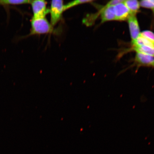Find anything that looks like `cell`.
Here are the masks:
<instances>
[{"label":"cell","instance_id":"5b68a950","mask_svg":"<svg viewBox=\"0 0 154 154\" xmlns=\"http://www.w3.org/2000/svg\"><path fill=\"white\" fill-rule=\"evenodd\" d=\"M128 20L132 43L135 41L140 33L139 24L135 15H131Z\"/></svg>","mask_w":154,"mask_h":154},{"label":"cell","instance_id":"ba28073f","mask_svg":"<svg viewBox=\"0 0 154 154\" xmlns=\"http://www.w3.org/2000/svg\"><path fill=\"white\" fill-rule=\"evenodd\" d=\"M124 3L132 15H136L140 8V2L136 0L124 1Z\"/></svg>","mask_w":154,"mask_h":154},{"label":"cell","instance_id":"4fadbf2b","mask_svg":"<svg viewBox=\"0 0 154 154\" xmlns=\"http://www.w3.org/2000/svg\"><path fill=\"white\" fill-rule=\"evenodd\" d=\"M140 6L148 9H154V0H144L140 2Z\"/></svg>","mask_w":154,"mask_h":154},{"label":"cell","instance_id":"9a60e30c","mask_svg":"<svg viewBox=\"0 0 154 154\" xmlns=\"http://www.w3.org/2000/svg\"><path fill=\"white\" fill-rule=\"evenodd\" d=\"M153 13H154V9L153 10Z\"/></svg>","mask_w":154,"mask_h":154},{"label":"cell","instance_id":"52a82bcc","mask_svg":"<svg viewBox=\"0 0 154 154\" xmlns=\"http://www.w3.org/2000/svg\"><path fill=\"white\" fill-rule=\"evenodd\" d=\"M135 61L138 64L143 66H154V57L143 53H137Z\"/></svg>","mask_w":154,"mask_h":154},{"label":"cell","instance_id":"8fae6325","mask_svg":"<svg viewBox=\"0 0 154 154\" xmlns=\"http://www.w3.org/2000/svg\"><path fill=\"white\" fill-rule=\"evenodd\" d=\"M92 1H87V0H76L74 1L67 3V4L64 5L65 11L67 10L72 8L76 6L79 5L84 4L91 3Z\"/></svg>","mask_w":154,"mask_h":154},{"label":"cell","instance_id":"7c38bea8","mask_svg":"<svg viewBox=\"0 0 154 154\" xmlns=\"http://www.w3.org/2000/svg\"><path fill=\"white\" fill-rule=\"evenodd\" d=\"M140 35L154 45V33L153 32L146 30L140 32Z\"/></svg>","mask_w":154,"mask_h":154},{"label":"cell","instance_id":"9c48e42d","mask_svg":"<svg viewBox=\"0 0 154 154\" xmlns=\"http://www.w3.org/2000/svg\"><path fill=\"white\" fill-rule=\"evenodd\" d=\"M133 49L137 53H140L154 57V46H134Z\"/></svg>","mask_w":154,"mask_h":154},{"label":"cell","instance_id":"5bb4252c","mask_svg":"<svg viewBox=\"0 0 154 154\" xmlns=\"http://www.w3.org/2000/svg\"><path fill=\"white\" fill-rule=\"evenodd\" d=\"M124 1H121V0H114V1H111L107 4V5L112 6H114L119 4V3L123 2Z\"/></svg>","mask_w":154,"mask_h":154},{"label":"cell","instance_id":"30bf717a","mask_svg":"<svg viewBox=\"0 0 154 154\" xmlns=\"http://www.w3.org/2000/svg\"><path fill=\"white\" fill-rule=\"evenodd\" d=\"M31 1L27 0H0V6L5 8L9 5H15L30 4Z\"/></svg>","mask_w":154,"mask_h":154},{"label":"cell","instance_id":"2e32d148","mask_svg":"<svg viewBox=\"0 0 154 154\" xmlns=\"http://www.w3.org/2000/svg\"></svg>","mask_w":154,"mask_h":154},{"label":"cell","instance_id":"8992f818","mask_svg":"<svg viewBox=\"0 0 154 154\" xmlns=\"http://www.w3.org/2000/svg\"><path fill=\"white\" fill-rule=\"evenodd\" d=\"M101 22L116 20L113 6L107 5L101 11Z\"/></svg>","mask_w":154,"mask_h":154},{"label":"cell","instance_id":"3957f363","mask_svg":"<svg viewBox=\"0 0 154 154\" xmlns=\"http://www.w3.org/2000/svg\"><path fill=\"white\" fill-rule=\"evenodd\" d=\"M34 18H45L49 13V9L47 7V2L43 0L31 1Z\"/></svg>","mask_w":154,"mask_h":154},{"label":"cell","instance_id":"6da1fadb","mask_svg":"<svg viewBox=\"0 0 154 154\" xmlns=\"http://www.w3.org/2000/svg\"><path fill=\"white\" fill-rule=\"evenodd\" d=\"M31 29L30 33L24 38L35 35L44 34L54 32L53 26L45 18L32 17L31 20Z\"/></svg>","mask_w":154,"mask_h":154},{"label":"cell","instance_id":"277c9868","mask_svg":"<svg viewBox=\"0 0 154 154\" xmlns=\"http://www.w3.org/2000/svg\"><path fill=\"white\" fill-rule=\"evenodd\" d=\"M116 20L125 21L128 20L131 15V12L124 2L113 6Z\"/></svg>","mask_w":154,"mask_h":154},{"label":"cell","instance_id":"7a4b0ae2","mask_svg":"<svg viewBox=\"0 0 154 154\" xmlns=\"http://www.w3.org/2000/svg\"><path fill=\"white\" fill-rule=\"evenodd\" d=\"M63 2L61 0L52 1L49 13L51 15V24L53 26L60 20L63 11H65Z\"/></svg>","mask_w":154,"mask_h":154}]
</instances>
